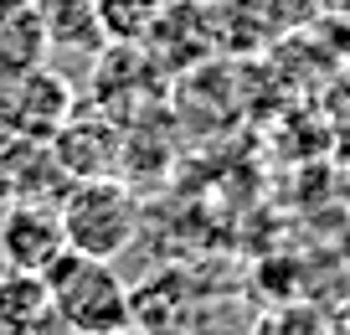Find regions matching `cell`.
<instances>
[{"label": "cell", "mask_w": 350, "mask_h": 335, "mask_svg": "<svg viewBox=\"0 0 350 335\" xmlns=\"http://www.w3.org/2000/svg\"><path fill=\"white\" fill-rule=\"evenodd\" d=\"M0 248H5V258H11L16 273H46L67 253L62 212H46V206H16V212L0 222Z\"/></svg>", "instance_id": "277c9868"}, {"label": "cell", "mask_w": 350, "mask_h": 335, "mask_svg": "<svg viewBox=\"0 0 350 335\" xmlns=\"http://www.w3.org/2000/svg\"><path fill=\"white\" fill-rule=\"evenodd\" d=\"M252 11H258L262 26H273V32H288V26H304L309 16L319 11V0H252Z\"/></svg>", "instance_id": "9c48e42d"}, {"label": "cell", "mask_w": 350, "mask_h": 335, "mask_svg": "<svg viewBox=\"0 0 350 335\" xmlns=\"http://www.w3.org/2000/svg\"><path fill=\"white\" fill-rule=\"evenodd\" d=\"M62 232L67 248L83 258L113 263L134 238H139V201L124 181L98 175V181H72V196L62 201Z\"/></svg>", "instance_id": "7a4b0ae2"}, {"label": "cell", "mask_w": 350, "mask_h": 335, "mask_svg": "<svg viewBox=\"0 0 350 335\" xmlns=\"http://www.w3.org/2000/svg\"><path fill=\"white\" fill-rule=\"evenodd\" d=\"M258 335H325V330H319V320L309 310H284V314H273V320H262Z\"/></svg>", "instance_id": "30bf717a"}, {"label": "cell", "mask_w": 350, "mask_h": 335, "mask_svg": "<svg viewBox=\"0 0 350 335\" xmlns=\"http://www.w3.org/2000/svg\"><path fill=\"white\" fill-rule=\"evenodd\" d=\"M42 284H46L52 310L62 314V325L77 330V335H119L124 325L134 320L129 289L119 284V273L103 258H83V253L67 248L62 258L42 273Z\"/></svg>", "instance_id": "6da1fadb"}, {"label": "cell", "mask_w": 350, "mask_h": 335, "mask_svg": "<svg viewBox=\"0 0 350 335\" xmlns=\"http://www.w3.org/2000/svg\"><path fill=\"white\" fill-rule=\"evenodd\" d=\"M93 5H98L103 36L119 42V47L150 36V26L160 21V11H165V0H93Z\"/></svg>", "instance_id": "ba28073f"}, {"label": "cell", "mask_w": 350, "mask_h": 335, "mask_svg": "<svg viewBox=\"0 0 350 335\" xmlns=\"http://www.w3.org/2000/svg\"><path fill=\"white\" fill-rule=\"evenodd\" d=\"M72 114V88L52 67H31L21 77L0 83V129H11L21 145L52 140Z\"/></svg>", "instance_id": "3957f363"}, {"label": "cell", "mask_w": 350, "mask_h": 335, "mask_svg": "<svg viewBox=\"0 0 350 335\" xmlns=\"http://www.w3.org/2000/svg\"><path fill=\"white\" fill-rule=\"evenodd\" d=\"M52 160L62 165L72 181H98V175H113L119 165V129L109 119H77L67 114V124L52 134Z\"/></svg>", "instance_id": "5b68a950"}, {"label": "cell", "mask_w": 350, "mask_h": 335, "mask_svg": "<svg viewBox=\"0 0 350 335\" xmlns=\"http://www.w3.org/2000/svg\"><path fill=\"white\" fill-rule=\"evenodd\" d=\"M46 26L36 0H0V83L46 62Z\"/></svg>", "instance_id": "8992f818"}, {"label": "cell", "mask_w": 350, "mask_h": 335, "mask_svg": "<svg viewBox=\"0 0 350 335\" xmlns=\"http://www.w3.org/2000/svg\"><path fill=\"white\" fill-rule=\"evenodd\" d=\"M36 11H42V26H46V42H52V47H67V52H98V47L109 42L93 0H36Z\"/></svg>", "instance_id": "52a82bcc"}]
</instances>
